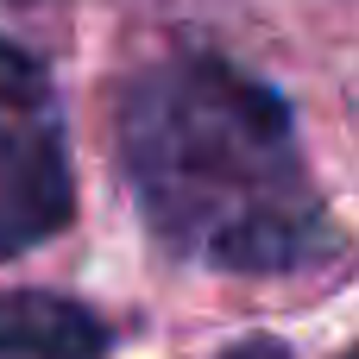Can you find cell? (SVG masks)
Instances as JSON below:
<instances>
[{
	"instance_id": "obj_1",
	"label": "cell",
	"mask_w": 359,
	"mask_h": 359,
	"mask_svg": "<svg viewBox=\"0 0 359 359\" xmlns=\"http://www.w3.org/2000/svg\"><path fill=\"white\" fill-rule=\"evenodd\" d=\"M120 170L158 246L189 265L303 271L341 246L290 107L221 57H170L126 88Z\"/></svg>"
},
{
	"instance_id": "obj_2",
	"label": "cell",
	"mask_w": 359,
	"mask_h": 359,
	"mask_svg": "<svg viewBox=\"0 0 359 359\" xmlns=\"http://www.w3.org/2000/svg\"><path fill=\"white\" fill-rule=\"evenodd\" d=\"M76 215L63 107L32 50L0 38V259L44 246Z\"/></svg>"
},
{
	"instance_id": "obj_3",
	"label": "cell",
	"mask_w": 359,
	"mask_h": 359,
	"mask_svg": "<svg viewBox=\"0 0 359 359\" xmlns=\"http://www.w3.org/2000/svg\"><path fill=\"white\" fill-rule=\"evenodd\" d=\"M0 359H107V328L50 290L0 297Z\"/></svg>"
},
{
	"instance_id": "obj_4",
	"label": "cell",
	"mask_w": 359,
	"mask_h": 359,
	"mask_svg": "<svg viewBox=\"0 0 359 359\" xmlns=\"http://www.w3.org/2000/svg\"><path fill=\"white\" fill-rule=\"evenodd\" d=\"M221 359H290V347H284V341H271V334H252V341L227 347Z\"/></svg>"
},
{
	"instance_id": "obj_5",
	"label": "cell",
	"mask_w": 359,
	"mask_h": 359,
	"mask_svg": "<svg viewBox=\"0 0 359 359\" xmlns=\"http://www.w3.org/2000/svg\"><path fill=\"white\" fill-rule=\"evenodd\" d=\"M347 359H359V347H353V353H347Z\"/></svg>"
},
{
	"instance_id": "obj_6",
	"label": "cell",
	"mask_w": 359,
	"mask_h": 359,
	"mask_svg": "<svg viewBox=\"0 0 359 359\" xmlns=\"http://www.w3.org/2000/svg\"><path fill=\"white\" fill-rule=\"evenodd\" d=\"M19 6H32V0H19Z\"/></svg>"
}]
</instances>
